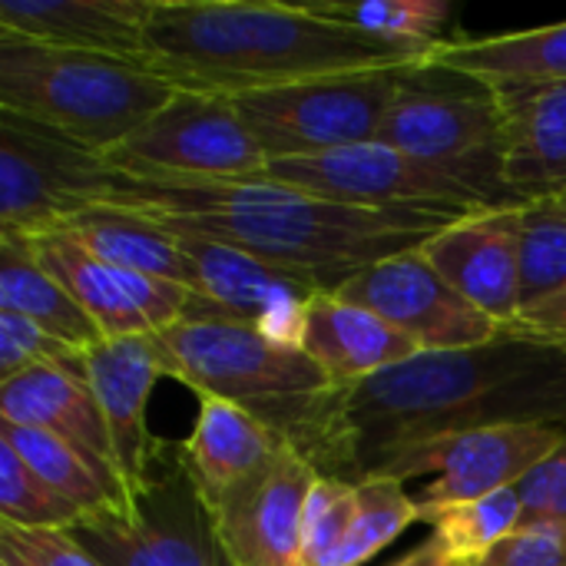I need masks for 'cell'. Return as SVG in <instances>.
Masks as SVG:
<instances>
[{
    "instance_id": "f35d334b",
    "label": "cell",
    "mask_w": 566,
    "mask_h": 566,
    "mask_svg": "<svg viewBox=\"0 0 566 566\" xmlns=\"http://www.w3.org/2000/svg\"><path fill=\"white\" fill-rule=\"evenodd\" d=\"M388 566H451V564H448L444 551L438 547V541H434V537H428V541H421L415 551H408L405 557H398L395 564H388Z\"/></svg>"
},
{
    "instance_id": "4dcf8cb0",
    "label": "cell",
    "mask_w": 566,
    "mask_h": 566,
    "mask_svg": "<svg viewBox=\"0 0 566 566\" xmlns=\"http://www.w3.org/2000/svg\"><path fill=\"white\" fill-rule=\"evenodd\" d=\"M566 289V199L524 202L521 226V308Z\"/></svg>"
},
{
    "instance_id": "8fae6325",
    "label": "cell",
    "mask_w": 566,
    "mask_h": 566,
    "mask_svg": "<svg viewBox=\"0 0 566 566\" xmlns=\"http://www.w3.org/2000/svg\"><path fill=\"white\" fill-rule=\"evenodd\" d=\"M116 182L99 153L0 109V235L53 232L63 219L106 206Z\"/></svg>"
},
{
    "instance_id": "1f68e13d",
    "label": "cell",
    "mask_w": 566,
    "mask_h": 566,
    "mask_svg": "<svg viewBox=\"0 0 566 566\" xmlns=\"http://www.w3.org/2000/svg\"><path fill=\"white\" fill-rule=\"evenodd\" d=\"M83 517L66 497H60L36 471H30L0 441V521L17 527H56L66 531Z\"/></svg>"
},
{
    "instance_id": "277c9868",
    "label": "cell",
    "mask_w": 566,
    "mask_h": 566,
    "mask_svg": "<svg viewBox=\"0 0 566 566\" xmlns=\"http://www.w3.org/2000/svg\"><path fill=\"white\" fill-rule=\"evenodd\" d=\"M169 378L259 418L318 478H332L338 385L302 352L232 318H189L156 335Z\"/></svg>"
},
{
    "instance_id": "d6986e66",
    "label": "cell",
    "mask_w": 566,
    "mask_h": 566,
    "mask_svg": "<svg viewBox=\"0 0 566 566\" xmlns=\"http://www.w3.org/2000/svg\"><path fill=\"white\" fill-rule=\"evenodd\" d=\"M501 172L517 202L566 192V83L497 86Z\"/></svg>"
},
{
    "instance_id": "8992f818",
    "label": "cell",
    "mask_w": 566,
    "mask_h": 566,
    "mask_svg": "<svg viewBox=\"0 0 566 566\" xmlns=\"http://www.w3.org/2000/svg\"><path fill=\"white\" fill-rule=\"evenodd\" d=\"M66 534L99 566H232L182 444L166 441L126 504L83 514Z\"/></svg>"
},
{
    "instance_id": "52a82bcc",
    "label": "cell",
    "mask_w": 566,
    "mask_h": 566,
    "mask_svg": "<svg viewBox=\"0 0 566 566\" xmlns=\"http://www.w3.org/2000/svg\"><path fill=\"white\" fill-rule=\"evenodd\" d=\"M378 143L464 179L494 206H524L507 192L501 172L497 96L471 76L424 60L411 66L378 129Z\"/></svg>"
},
{
    "instance_id": "d6a6232c",
    "label": "cell",
    "mask_w": 566,
    "mask_h": 566,
    "mask_svg": "<svg viewBox=\"0 0 566 566\" xmlns=\"http://www.w3.org/2000/svg\"><path fill=\"white\" fill-rule=\"evenodd\" d=\"M358 507V491L348 481L318 478L302 517V566H325L342 547Z\"/></svg>"
},
{
    "instance_id": "7402d4cb",
    "label": "cell",
    "mask_w": 566,
    "mask_h": 566,
    "mask_svg": "<svg viewBox=\"0 0 566 566\" xmlns=\"http://www.w3.org/2000/svg\"><path fill=\"white\" fill-rule=\"evenodd\" d=\"M0 421L50 431L116 471L103 411L80 371L27 368L23 375L0 381Z\"/></svg>"
},
{
    "instance_id": "d590c367",
    "label": "cell",
    "mask_w": 566,
    "mask_h": 566,
    "mask_svg": "<svg viewBox=\"0 0 566 566\" xmlns=\"http://www.w3.org/2000/svg\"><path fill=\"white\" fill-rule=\"evenodd\" d=\"M521 527H547L566 537V438L521 484Z\"/></svg>"
},
{
    "instance_id": "9c48e42d",
    "label": "cell",
    "mask_w": 566,
    "mask_h": 566,
    "mask_svg": "<svg viewBox=\"0 0 566 566\" xmlns=\"http://www.w3.org/2000/svg\"><path fill=\"white\" fill-rule=\"evenodd\" d=\"M405 70L345 73L229 96L269 163L375 143Z\"/></svg>"
},
{
    "instance_id": "7c38bea8",
    "label": "cell",
    "mask_w": 566,
    "mask_h": 566,
    "mask_svg": "<svg viewBox=\"0 0 566 566\" xmlns=\"http://www.w3.org/2000/svg\"><path fill=\"white\" fill-rule=\"evenodd\" d=\"M564 424H491L448 438L424 441L388 461L375 478L411 481L434 474L415 494L418 514L428 524L434 514L517 488L544 458L564 444Z\"/></svg>"
},
{
    "instance_id": "4fadbf2b",
    "label": "cell",
    "mask_w": 566,
    "mask_h": 566,
    "mask_svg": "<svg viewBox=\"0 0 566 566\" xmlns=\"http://www.w3.org/2000/svg\"><path fill=\"white\" fill-rule=\"evenodd\" d=\"M335 295L381 315L421 352H464L504 335V325L448 285L418 249L358 272Z\"/></svg>"
},
{
    "instance_id": "f1b7e54d",
    "label": "cell",
    "mask_w": 566,
    "mask_h": 566,
    "mask_svg": "<svg viewBox=\"0 0 566 566\" xmlns=\"http://www.w3.org/2000/svg\"><path fill=\"white\" fill-rule=\"evenodd\" d=\"M431 537L444 551L451 566H478L497 544H504L521 527V497L517 488L497 491L491 497L454 504L431 521Z\"/></svg>"
},
{
    "instance_id": "8d00e7d4",
    "label": "cell",
    "mask_w": 566,
    "mask_h": 566,
    "mask_svg": "<svg viewBox=\"0 0 566 566\" xmlns=\"http://www.w3.org/2000/svg\"><path fill=\"white\" fill-rule=\"evenodd\" d=\"M478 566H566V537L547 527H517Z\"/></svg>"
},
{
    "instance_id": "30bf717a",
    "label": "cell",
    "mask_w": 566,
    "mask_h": 566,
    "mask_svg": "<svg viewBox=\"0 0 566 566\" xmlns=\"http://www.w3.org/2000/svg\"><path fill=\"white\" fill-rule=\"evenodd\" d=\"M265 176L332 202L388 212H421L438 216L444 222L494 209V202L464 179L428 166L401 149H391L378 139L322 156L275 159L269 163Z\"/></svg>"
},
{
    "instance_id": "836d02e7",
    "label": "cell",
    "mask_w": 566,
    "mask_h": 566,
    "mask_svg": "<svg viewBox=\"0 0 566 566\" xmlns=\"http://www.w3.org/2000/svg\"><path fill=\"white\" fill-rule=\"evenodd\" d=\"M86 352L63 345L60 338L46 335L33 322L0 312V381L23 375L27 368H70L86 375Z\"/></svg>"
},
{
    "instance_id": "3957f363",
    "label": "cell",
    "mask_w": 566,
    "mask_h": 566,
    "mask_svg": "<svg viewBox=\"0 0 566 566\" xmlns=\"http://www.w3.org/2000/svg\"><path fill=\"white\" fill-rule=\"evenodd\" d=\"M431 46L368 36L308 3L149 0L143 66L176 90L239 96L305 80L418 66Z\"/></svg>"
},
{
    "instance_id": "74e56055",
    "label": "cell",
    "mask_w": 566,
    "mask_h": 566,
    "mask_svg": "<svg viewBox=\"0 0 566 566\" xmlns=\"http://www.w3.org/2000/svg\"><path fill=\"white\" fill-rule=\"evenodd\" d=\"M514 338H527V342H544V345H557L566 348V289L517 312V318L504 328Z\"/></svg>"
},
{
    "instance_id": "e575fe53",
    "label": "cell",
    "mask_w": 566,
    "mask_h": 566,
    "mask_svg": "<svg viewBox=\"0 0 566 566\" xmlns=\"http://www.w3.org/2000/svg\"><path fill=\"white\" fill-rule=\"evenodd\" d=\"M0 566H99L66 531L0 521Z\"/></svg>"
},
{
    "instance_id": "ffe728a7",
    "label": "cell",
    "mask_w": 566,
    "mask_h": 566,
    "mask_svg": "<svg viewBox=\"0 0 566 566\" xmlns=\"http://www.w3.org/2000/svg\"><path fill=\"white\" fill-rule=\"evenodd\" d=\"M149 0H0V33L143 63Z\"/></svg>"
},
{
    "instance_id": "83f0119b",
    "label": "cell",
    "mask_w": 566,
    "mask_h": 566,
    "mask_svg": "<svg viewBox=\"0 0 566 566\" xmlns=\"http://www.w3.org/2000/svg\"><path fill=\"white\" fill-rule=\"evenodd\" d=\"M308 7L368 36L408 46L444 43L441 33L451 20V7L444 0H315Z\"/></svg>"
},
{
    "instance_id": "ba28073f",
    "label": "cell",
    "mask_w": 566,
    "mask_h": 566,
    "mask_svg": "<svg viewBox=\"0 0 566 566\" xmlns=\"http://www.w3.org/2000/svg\"><path fill=\"white\" fill-rule=\"evenodd\" d=\"M109 169L136 182H245L269 169L265 153L229 96L176 90L133 136L103 156Z\"/></svg>"
},
{
    "instance_id": "e0dca14e",
    "label": "cell",
    "mask_w": 566,
    "mask_h": 566,
    "mask_svg": "<svg viewBox=\"0 0 566 566\" xmlns=\"http://www.w3.org/2000/svg\"><path fill=\"white\" fill-rule=\"evenodd\" d=\"M524 206H494L434 232L418 252L471 305L504 328L521 312Z\"/></svg>"
},
{
    "instance_id": "ac0fdd59",
    "label": "cell",
    "mask_w": 566,
    "mask_h": 566,
    "mask_svg": "<svg viewBox=\"0 0 566 566\" xmlns=\"http://www.w3.org/2000/svg\"><path fill=\"white\" fill-rule=\"evenodd\" d=\"M83 361L86 381L109 431L113 464L119 471L126 494H133L146 481L153 454L159 448V441L149 434L146 408L156 381L169 378L163 348L156 335H123L103 338L96 348L83 355Z\"/></svg>"
},
{
    "instance_id": "7a4b0ae2",
    "label": "cell",
    "mask_w": 566,
    "mask_h": 566,
    "mask_svg": "<svg viewBox=\"0 0 566 566\" xmlns=\"http://www.w3.org/2000/svg\"><path fill=\"white\" fill-rule=\"evenodd\" d=\"M109 206L133 209L169 232L202 235L279 265L318 292H338L358 272L421 249L444 219L332 202L269 176L245 182H136L123 179Z\"/></svg>"
},
{
    "instance_id": "d4e9b609",
    "label": "cell",
    "mask_w": 566,
    "mask_h": 566,
    "mask_svg": "<svg viewBox=\"0 0 566 566\" xmlns=\"http://www.w3.org/2000/svg\"><path fill=\"white\" fill-rule=\"evenodd\" d=\"M53 232L70 235L76 245L93 252L96 259L126 269L143 272L163 282H176L192 289V265L182 252L179 239L163 229L159 222L123 209V206H90L70 219H63Z\"/></svg>"
},
{
    "instance_id": "6da1fadb",
    "label": "cell",
    "mask_w": 566,
    "mask_h": 566,
    "mask_svg": "<svg viewBox=\"0 0 566 566\" xmlns=\"http://www.w3.org/2000/svg\"><path fill=\"white\" fill-rule=\"evenodd\" d=\"M491 424H564L566 348L501 335L464 352H421L338 388L335 481L361 484L434 438Z\"/></svg>"
},
{
    "instance_id": "9a60e30c",
    "label": "cell",
    "mask_w": 566,
    "mask_h": 566,
    "mask_svg": "<svg viewBox=\"0 0 566 566\" xmlns=\"http://www.w3.org/2000/svg\"><path fill=\"white\" fill-rule=\"evenodd\" d=\"M318 471L282 448L259 471L209 501L232 566H302V517Z\"/></svg>"
},
{
    "instance_id": "5bb4252c",
    "label": "cell",
    "mask_w": 566,
    "mask_h": 566,
    "mask_svg": "<svg viewBox=\"0 0 566 566\" xmlns=\"http://www.w3.org/2000/svg\"><path fill=\"white\" fill-rule=\"evenodd\" d=\"M20 239V235H17ZM36 262L66 285L106 338L159 335L186 322L196 292L143 272L116 269L63 232H40L23 239Z\"/></svg>"
},
{
    "instance_id": "f546056e",
    "label": "cell",
    "mask_w": 566,
    "mask_h": 566,
    "mask_svg": "<svg viewBox=\"0 0 566 566\" xmlns=\"http://www.w3.org/2000/svg\"><path fill=\"white\" fill-rule=\"evenodd\" d=\"M355 491H358L355 521H352L342 547L332 554V560L325 566L368 564L385 547H391L415 521H421L415 494H408L401 481L368 478V481L355 484Z\"/></svg>"
},
{
    "instance_id": "5b68a950",
    "label": "cell",
    "mask_w": 566,
    "mask_h": 566,
    "mask_svg": "<svg viewBox=\"0 0 566 566\" xmlns=\"http://www.w3.org/2000/svg\"><path fill=\"white\" fill-rule=\"evenodd\" d=\"M176 86L143 63L0 33V109L99 156L133 136Z\"/></svg>"
},
{
    "instance_id": "2e32d148",
    "label": "cell",
    "mask_w": 566,
    "mask_h": 566,
    "mask_svg": "<svg viewBox=\"0 0 566 566\" xmlns=\"http://www.w3.org/2000/svg\"><path fill=\"white\" fill-rule=\"evenodd\" d=\"M192 265V292L216 305L226 318L255 328L275 345L302 348L308 302L318 289L279 265H269L242 249L172 232Z\"/></svg>"
},
{
    "instance_id": "44dd1931",
    "label": "cell",
    "mask_w": 566,
    "mask_h": 566,
    "mask_svg": "<svg viewBox=\"0 0 566 566\" xmlns=\"http://www.w3.org/2000/svg\"><path fill=\"white\" fill-rule=\"evenodd\" d=\"M302 352L342 388L381 375L421 355V348L388 325L381 315L335 295L318 292L308 302Z\"/></svg>"
},
{
    "instance_id": "484cf974",
    "label": "cell",
    "mask_w": 566,
    "mask_h": 566,
    "mask_svg": "<svg viewBox=\"0 0 566 566\" xmlns=\"http://www.w3.org/2000/svg\"><path fill=\"white\" fill-rule=\"evenodd\" d=\"M0 312L33 322L76 352H90L106 338L66 285L53 279L17 235H0Z\"/></svg>"
},
{
    "instance_id": "4316f807",
    "label": "cell",
    "mask_w": 566,
    "mask_h": 566,
    "mask_svg": "<svg viewBox=\"0 0 566 566\" xmlns=\"http://www.w3.org/2000/svg\"><path fill=\"white\" fill-rule=\"evenodd\" d=\"M0 441L83 514L126 504V488L119 474L99 464L96 458L83 454L70 441L50 431L10 424V421H0Z\"/></svg>"
},
{
    "instance_id": "cb8c5ba5",
    "label": "cell",
    "mask_w": 566,
    "mask_h": 566,
    "mask_svg": "<svg viewBox=\"0 0 566 566\" xmlns=\"http://www.w3.org/2000/svg\"><path fill=\"white\" fill-rule=\"evenodd\" d=\"M282 448L289 444L239 405L199 395V415L192 434L182 441V458L206 501H212Z\"/></svg>"
},
{
    "instance_id": "ab89813d",
    "label": "cell",
    "mask_w": 566,
    "mask_h": 566,
    "mask_svg": "<svg viewBox=\"0 0 566 566\" xmlns=\"http://www.w3.org/2000/svg\"><path fill=\"white\" fill-rule=\"evenodd\" d=\"M564 199H566V192H564Z\"/></svg>"
},
{
    "instance_id": "603a6c76",
    "label": "cell",
    "mask_w": 566,
    "mask_h": 566,
    "mask_svg": "<svg viewBox=\"0 0 566 566\" xmlns=\"http://www.w3.org/2000/svg\"><path fill=\"white\" fill-rule=\"evenodd\" d=\"M424 63L471 76L491 90L566 83V20L497 36H461L428 50Z\"/></svg>"
}]
</instances>
